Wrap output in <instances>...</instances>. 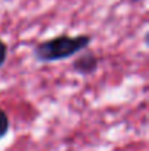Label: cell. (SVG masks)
I'll use <instances>...</instances> for the list:
<instances>
[{"mask_svg":"<svg viewBox=\"0 0 149 151\" xmlns=\"http://www.w3.org/2000/svg\"><path fill=\"white\" fill-rule=\"evenodd\" d=\"M91 43V38L88 35H79V37H57L48 41H44L38 44L34 50V54L41 62H54L61 60L66 57H70L81 50L86 49Z\"/></svg>","mask_w":149,"mask_h":151,"instance_id":"6da1fadb","label":"cell"},{"mask_svg":"<svg viewBox=\"0 0 149 151\" xmlns=\"http://www.w3.org/2000/svg\"><path fill=\"white\" fill-rule=\"evenodd\" d=\"M95 68H97V59L94 54H89V53L81 56L75 62V69L81 73H91L95 70Z\"/></svg>","mask_w":149,"mask_h":151,"instance_id":"7a4b0ae2","label":"cell"},{"mask_svg":"<svg viewBox=\"0 0 149 151\" xmlns=\"http://www.w3.org/2000/svg\"><path fill=\"white\" fill-rule=\"evenodd\" d=\"M9 131V119H7V114L0 109V138H3Z\"/></svg>","mask_w":149,"mask_h":151,"instance_id":"3957f363","label":"cell"},{"mask_svg":"<svg viewBox=\"0 0 149 151\" xmlns=\"http://www.w3.org/2000/svg\"><path fill=\"white\" fill-rule=\"evenodd\" d=\"M6 56H7V47H6V44L0 40V66L4 63Z\"/></svg>","mask_w":149,"mask_h":151,"instance_id":"277c9868","label":"cell"},{"mask_svg":"<svg viewBox=\"0 0 149 151\" xmlns=\"http://www.w3.org/2000/svg\"><path fill=\"white\" fill-rule=\"evenodd\" d=\"M133 1H138V0H133Z\"/></svg>","mask_w":149,"mask_h":151,"instance_id":"5b68a950","label":"cell"}]
</instances>
